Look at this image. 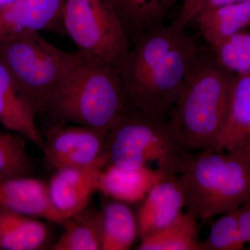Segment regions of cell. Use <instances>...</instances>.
<instances>
[{
    "label": "cell",
    "mask_w": 250,
    "mask_h": 250,
    "mask_svg": "<svg viewBox=\"0 0 250 250\" xmlns=\"http://www.w3.org/2000/svg\"><path fill=\"white\" fill-rule=\"evenodd\" d=\"M198 48L184 29L172 24L156 28L141 38L131 46L119 65L122 110L168 118Z\"/></svg>",
    "instance_id": "1"
},
{
    "label": "cell",
    "mask_w": 250,
    "mask_h": 250,
    "mask_svg": "<svg viewBox=\"0 0 250 250\" xmlns=\"http://www.w3.org/2000/svg\"><path fill=\"white\" fill-rule=\"evenodd\" d=\"M237 75L222 66L210 47H200L168 116L190 152L214 147L228 116Z\"/></svg>",
    "instance_id": "2"
},
{
    "label": "cell",
    "mask_w": 250,
    "mask_h": 250,
    "mask_svg": "<svg viewBox=\"0 0 250 250\" xmlns=\"http://www.w3.org/2000/svg\"><path fill=\"white\" fill-rule=\"evenodd\" d=\"M123 108L119 67L78 50L76 62L47 98L42 113L53 125L108 126Z\"/></svg>",
    "instance_id": "3"
},
{
    "label": "cell",
    "mask_w": 250,
    "mask_h": 250,
    "mask_svg": "<svg viewBox=\"0 0 250 250\" xmlns=\"http://www.w3.org/2000/svg\"><path fill=\"white\" fill-rule=\"evenodd\" d=\"M107 148L109 164L125 168L154 164L166 178L182 173L194 154L181 143L168 118L129 110H122L110 125Z\"/></svg>",
    "instance_id": "4"
},
{
    "label": "cell",
    "mask_w": 250,
    "mask_h": 250,
    "mask_svg": "<svg viewBox=\"0 0 250 250\" xmlns=\"http://www.w3.org/2000/svg\"><path fill=\"white\" fill-rule=\"evenodd\" d=\"M179 177L187 211L203 223L250 197V161L213 147L193 154Z\"/></svg>",
    "instance_id": "5"
},
{
    "label": "cell",
    "mask_w": 250,
    "mask_h": 250,
    "mask_svg": "<svg viewBox=\"0 0 250 250\" xmlns=\"http://www.w3.org/2000/svg\"><path fill=\"white\" fill-rule=\"evenodd\" d=\"M77 52H67L36 31L0 38V62L11 74L36 115L73 66Z\"/></svg>",
    "instance_id": "6"
},
{
    "label": "cell",
    "mask_w": 250,
    "mask_h": 250,
    "mask_svg": "<svg viewBox=\"0 0 250 250\" xmlns=\"http://www.w3.org/2000/svg\"><path fill=\"white\" fill-rule=\"evenodd\" d=\"M62 19L78 50L119 67L131 45L109 0H65Z\"/></svg>",
    "instance_id": "7"
},
{
    "label": "cell",
    "mask_w": 250,
    "mask_h": 250,
    "mask_svg": "<svg viewBox=\"0 0 250 250\" xmlns=\"http://www.w3.org/2000/svg\"><path fill=\"white\" fill-rule=\"evenodd\" d=\"M108 126L53 125L43 149L45 160L55 170L85 167L109 156Z\"/></svg>",
    "instance_id": "8"
},
{
    "label": "cell",
    "mask_w": 250,
    "mask_h": 250,
    "mask_svg": "<svg viewBox=\"0 0 250 250\" xmlns=\"http://www.w3.org/2000/svg\"><path fill=\"white\" fill-rule=\"evenodd\" d=\"M109 161L108 156L85 167L56 170L47 187L51 204L62 224L88 205L94 192L98 191L100 176Z\"/></svg>",
    "instance_id": "9"
},
{
    "label": "cell",
    "mask_w": 250,
    "mask_h": 250,
    "mask_svg": "<svg viewBox=\"0 0 250 250\" xmlns=\"http://www.w3.org/2000/svg\"><path fill=\"white\" fill-rule=\"evenodd\" d=\"M65 0H16L0 6V38L25 31L47 30L65 34Z\"/></svg>",
    "instance_id": "10"
},
{
    "label": "cell",
    "mask_w": 250,
    "mask_h": 250,
    "mask_svg": "<svg viewBox=\"0 0 250 250\" xmlns=\"http://www.w3.org/2000/svg\"><path fill=\"white\" fill-rule=\"evenodd\" d=\"M185 208V195L178 176L167 177L152 188L136 215L140 239L166 228Z\"/></svg>",
    "instance_id": "11"
},
{
    "label": "cell",
    "mask_w": 250,
    "mask_h": 250,
    "mask_svg": "<svg viewBox=\"0 0 250 250\" xmlns=\"http://www.w3.org/2000/svg\"><path fill=\"white\" fill-rule=\"evenodd\" d=\"M213 148L250 161V74L237 75L228 116Z\"/></svg>",
    "instance_id": "12"
},
{
    "label": "cell",
    "mask_w": 250,
    "mask_h": 250,
    "mask_svg": "<svg viewBox=\"0 0 250 250\" xmlns=\"http://www.w3.org/2000/svg\"><path fill=\"white\" fill-rule=\"evenodd\" d=\"M0 208L62 224L47 184L28 176L0 177Z\"/></svg>",
    "instance_id": "13"
},
{
    "label": "cell",
    "mask_w": 250,
    "mask_h": 250,
    "mask_svg": "<svg viewBox=\"0 0 250 250\" xmlns=\"http://www.w3.org/2000/svg\"><path fill=\"white\" fill-rule=\"evenodd\" d=\"M35 116L16 80L0 62V124L43 147L44 141L36 125Z\"/></svg>",
    "instance_id": "14"
},
{
    "label": "cell",
    "mask_w": 250,
    "mask_h": 250,
    "mask_svg": "<svg viewBox=\"0 0 250 250\" xmlns=\"http://www.w3.org/2000/svg\"><path fill=\"white\" fill-rule=\"evenodd\" d=\"M166 178L149 166L125 168L109 164L99 181L98 191L104 196L126 204L143 201L156 184Z\"/></svg>",
    "instance_id": "15"
},
{
    "label": "cell",
    "mask_w": 250,
    "mask_h": 250,
    "mask_svg": "<svg viewBox=\"0 0 250 250\" xmlns=\"http://www.w3.org/2000/svg\"><path fill=\"white\" fill-rule=\"evenodd\" d=\"M180 1L183 0H109L131 46L164 25L169 11Z\"/></svg>",
    "instance_id": "16"
},
{
    "label": "cell",
    "mask_w": 250,
    "mask_h": 250,
    "mask_svg": "<svg viewBox=\"0 0 250 250\" xmlns=\"http://www.w3.org/2000/svg\"><path fill=\"white\" fill-rule=\"evenodd\" d=\"M48 230L33 216L0 208V250H36L45 246Z\"/></svg>",
    "instance_id": "17"
},
{
    "label": "cell",
    "mask_w": 250,
    "mask_h": 250,
    "mask_svg": "<svg viewBox=\"0 0 250 250\" xmlns=\"http://www.w3.org/2000/svg\"><path fill=\"white\" fill-rule=\"evenodd\" d=\"M64 231L54 250H98L103 243L102 211L87 206L62 224Z\"/></svg>",
    "instance_id": "18"
},
{
    "label": "cell",
    "mask_w": 250,
    "mask_h": 250,
    "mask_svg": "<svg viewBox=\"0 0 250 250\" xmlns=\"http://www.w3.org/2000/svg\"><path fill=\"white\" fill-rule=\"evenodd\" d=\"M194 22L198 24L206 41L214 45L250 26V0L207 11Z\"/></svg>",
    "instance_id": "19"
},
{
    "label": "cell",
    "mask_w": 250,
    "mask_h": 250,
    "mask_svg": "<svg viewBox=\"0 0 250 250\" xmlns=\"http://www.w3.org/2000/svg\"><path fill=\"white\" fill-rule=\"evenodd\" d=\"M198 221L189 212H182L170 225L141 239L137 250H200Z\"/></svg>",
    "instance_id": "20"
},
{
    "label": "cell",
    "mask_w": 250,
    "mask_h": 250,
    "mask_svg": "<svg viewBox=\"0 0 250 250\" xmlns=\"http://www.w3.org/2000/svg\"><path fill=\"white\" fill-rule=\"evenodd\" d=\"M103 243L101 250H127L139 236L136 217L124 202H108L102 211Z\"/></svg>",
    "instance_id": "21"
},
{
    "label": "cell",
    "mask_w": 250,
    "mask_h": 250,
    "mask_svg": "<svg viewBox=\"0 0 250 250\" xmlns=\"http://www.w3.org/2000/svg\"><path fill=\"white\" fill-rule=\"evenodd\" d=\"M209 47L217 62L229 71L250 74V31H239Z\"/></svg>",
    "instance_id": "22"
},
{
    "label": "cell",
    "mask_w": 250,
    "mask_h": 250,
    "mask_svg": "<svg viewBox=\"0 0 250 250\" xmlns=\"http://www.w3.org/2000/svg\"><path fill=\"white\" fill-rule=\"evenodd\" d=\"M26 141L21 135L0 131V177L30 173L33 164L26 149Z\"/></svg>",
    "instance_id": "23"
},
{
    "label": "cell",
    "mask_w": 250,
    "mask_h": 250,
    "mask_svg": "<svg viewBox=\"0 0 250 250\" xmlns=\"http://www.w3.org/2000/svg\"><path fill=\"white\" fill-rule=\"evenodd\" d=\"M236 209L220 215L213 222L208 238L200 245V250H241L245 249Z\"/></svg>",
    "instance_id": "24"
},
{
    "label": "cell",
    "mask_w": 250,
    "mask_h": 250,
    "mask_svg": "<svg viewBox=\"0 0 250 250\" xmlns=\"http://www.w3.org/2000/svg\"><path fill=\"white\" fill-rule=\"evenodd\" d=\"M238 228L243 241L250 244V197L236 209Z\"/></svg>",
    "instance_id": "25"
},
{
    "label": "cell",
    "mask_w": 250,
    "mask_h": 250,
    "mask_svg": "<svg viewBox=\"0 0 250 250\" xmlns=\"http://www.w3.org/2000/svg\"><path fill=\"white\" fill-rule=\"evenodd\" d=\"M197 1L198 0H183L180 14L172 24L179 29H185L189 22H193L194 11Z\"/></svg>",
    "instance_id": "26"
},
{
    "label": "cell",
    "mask_w": 250,
    "mask_h": 250,
    "mask_svg": "<svg viewBox=\"0 0 250 250\" xmlns=\"http://www.w3.org/2000/svg\"><path fill=\"white\" fill-rule=\"evenodd\" d=\"M241 1L243 0H198L194 11L193 22L199 15L203 13Z\"/></svg>",
    "instance_id": "27"
},
{
    "label": "cell",
    "mask_w": 250,
    "mask_h": 250,
    "mask_svg": "<svg viewBox=\"0 0 250 250\" xmlns=\"http://www.w3.org/2000/svg\"><path fill=\"white\" fill-rule=\"evenodd\" d=\"M14 1H16V0H0V6L9 4V3Z\"/></svg>",
    "instance_id": "28"
}]
</instances>
